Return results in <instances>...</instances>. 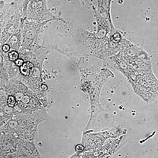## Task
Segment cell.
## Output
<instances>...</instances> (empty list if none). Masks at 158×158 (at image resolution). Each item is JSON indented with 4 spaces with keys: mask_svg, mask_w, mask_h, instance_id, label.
<instances>
[{
    "mask_svg": "<svg viewBox=\"0 0 158 158\" xmlns=\"http://www.w3.org/2000/svg\"><path fill=\"white\" fill-rule=\"evenodd\" d=\"M98 11L102 15L108 16L111 19L110 14V7L112 0H97Z\"/></svg>",
    "mask_w": 158,
    "mask_h": 158,
    "instance_id": "1",
    "label": "cell"
},
{
    "mask_svg": "<svg viewBox=\"0 0 158 158\" xmlns=\"http://www.w3.org/2000/svg\"><path fill=\"white\" fill-rule=\"evenodd\" d=\"M34 70V66L31 63L27 62L23 63L20 68V71L23 75L29 76L32 75Z\"/></svg>",
    "mask_w": 158,
    "mask_h": 158,
    "instance_id": "2",
    "label": "cell"
},
{
    "mask_svg": "<svg viewBox=\"0 0 158 158\" xmlns=\"http://www.w3.org/2000/svg\"><path fill=\"white\" fill-rule=\"evenodd\" d=\"M16 102V100L15 98L12 96H9L8 97L7 103L8 106L11 107L14 106Z\"/></svg>",
    "mask_w": 158,
    "mask_h": 158,
    "instance_id": "3",
    "label": "cell"
},
{
    "mask_svg": "<svg viewBox=\"0 0 158 158\" xmlns=\"http://www.w3.org/2000/svg\"><path fill=\"white\" fill-rule=\"evenodd\" d=\"M18 56V54L16 51H12L9 54V59L12 61H16L17 59Z\"/></svg>",
    "mask_w": 158,
    "mask_h": 158,
    "instance_id": "4",
    "label": "cell"
},
{
    "mask_svg": "<svg viewBox=\"0 0 158 158\" xmlns=\"http://www.w3.org/2000/svg\"><path fill=\"white\" fill-rule=\"evenodd\" d=\"M23 61L21 59H17L15 61V63L16 65L20 66H21L23 64Z\"/></svg>",
    "mask_w": 158,
    "mask_h": 158,
    "instance_id": "5",
    "label": "cell"
},
{
    "mask_svg": "<svg viewBox=\"0 0 158 158\" xmlns=\"http://www.w3.org/2000/svg\"><path fill=\"white\" fill-rule=\"evenodd\" d=\"M75 150L78 152H81L83 150V147L81 145H78L76 146Z\"/></svg>",
    "mask_w": 158,
    "mask_h": 158,
    "instance_id": "6",
    "label": "cell"
},
{
    "mask_svg": "<svg viewBox=\"0 0 158 158\" xmlns=\"http://www.w3.org/2000/svg\"><path fill=\"white\" fill-rule=\"evenodd\" d=\"M9 46L8 44H4L2 47V49L5 51H8L9 50Z\"/></svg>",
    "mask_w": 158,
    "mask_h": 158,
    "instance_id": "7",
    "label": "cell"
},
{
    "mask_svg": "<svg viewBox=\"0 0 158 158\" xmlns=\"http://www.w3.org/2000/svg\"><path fill=\"white\" fill-rule=\"evenodd\" d=\"M42 88L43 90H45L47 89V87L46 85H42Z\"/></svg>",
    "mask_w": 158,
    "mask_h": 158,
    "instance_id": "8",
    "label": "cell"
}]
</instances>
